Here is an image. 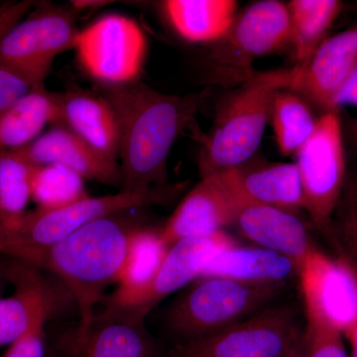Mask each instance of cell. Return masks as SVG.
<instances>
[{
	"instance_id": "cell-36",
	"label": "cell",
	"mask_w": 357,
	"mask_h": 357,
	"mask_svg": "<svg viewBox=\"0 0 357 357\" xmlns=\"http://www.w3.org/2000/svg\"><path fill=\"white\" fill-rule=\"evenodd\" d=\"M288 357H307L306 347H305L304 342V335H303L299 344L296 345L295 349H293Z\"/></svg>"
},
{
	"instance_id": "cell-31",
	"label": "cell",
	"mask_w": 357,
	"mask_h": 357,
	"mask_svg": "<svg viewBox=\"0 0 357 357\" xmlns=\"http://www.w3.org/2000/svg\"><path fill=\"white\" fill-rule=\"evenodd\" d=\"M47 321H42L8 347L3 357H47Z\"/></svg>"
},
{
	"instance_id": "cell-11",
	"label": "cell",
	"mask_w": 357,
	"mask_h": 357,
	"mask_svg": "<svg viewBox=\"0 0 357 357\" xmlns=\"http://www.w3.org/2000/svg\"><path fill=\"white\" fill-rule=\"evenodd\" d=\"M236 244L225 230L211 236L178 241L169 248L158 272L147 286L133 293H112L105 300V310L95 318H146L160 302L201 278L206 263L218 251Z\"/></svg>"
},
{
	"instance_id": "cell-16",
	"label": "cell",
	"mask_w": 357,
	"mask_h": 357,
	"mask_svg": "<svg viewBox=\"0 0 357 357\" xmlns=\"http://www.w3.org/2000/svg\"><path fill=\"white\" fill-rule=\"evenodd\" d=\"M243 208L270 206L297 213L304 210L302 185L295 163L252 158L227 172L215 174Z\"/></svg>"
},
{
	"instance_id": "cell-9",
	"label": "cell",
	"mask_w": 357,
	"mask_h": 357,
	"mask_svg": "<svg viewBox=\"0 0 357 357\" xmlns=\"http://www.w3.org/2000/svg\"><path fill=\"white\" fill-rule=\"evenodd\" d=\"M304 335L292 307H267L222 332L182 342L171 357H288Z\"/></svg>"
},
{
	"instance_id": "cell-5",
	"label": "cell",
	"mask_w": 357,
	"mask_h": 357,
	"mask_svg": "<svg viewBox=\"0 0 357 357\" xmlns=\"http://www.w3.org/2000/svg\"><path fill=\"white\" fill-rule=\"evenodd\" d=\"M177 188L165 185L88 197L64 208L26 211L11 223L0 222V255L14 257L25 251L55 245L84 225L100 218L166 203Z\"/></svg>"
},
{
	"instance_id": "cell-10",
	"label": "cell",
	"mask_w": 357,
	"mask_h": 357,
	"mask_svg": "<svg viewBox=\"0 0 357 357\" xmlns=\"http://www.w3.org/2000/svg\"><path fill=\"white\" fill-rule=\"evenodd\" d=\"M295 157L304 211L317 227L326 229L340 201L347 173L338 110L324 112L318 117L312 135Z\"/></svg>"
},
{
	"instance_id": "cell-38",
	"label": "cell",
	"mask_w": 357,
	"mask_h": 357,
	"mask_svg": "<svg viewBox=\"0 0 357 357\" xmlns=\"http://www.w3.org/2000/svg\"><path fill=\"white\" fill-rule=\"evenodd\" d=\"M356 134H357V129H356Z\"/></svg>"
},
{
	"instance_id": "cell-23",
	"label": "cell",
	"mask_w": 357,
	"mask_h": 357,
	"mask_svg": "<svg viewBox=\"0 0 357 357\" xmlns=\"http://www.w3.org/2000/svg\"><path fill=\"white\" fill-rule=\"evenodd\" d=\"M81 357H159L145 319L95 318Z\"/></svg>"
},
{
	"instance_id": "cell-19",
	"label": "cell",
	"mask_w": 357,
	"mask_h": 357,
	"mask_svg": "<svg viewBox=\"0 0 357 357\" xmlns=\"http://www.w3.org/2000/svg\"><path fill=\"white\" fill-rule=\"evenodd\" d=\"M239 232L259 248L287 256L298 267L316 246L297 213L263 206L243 208L236 222Z\"/></svg>"
},
{
	"instance_id": "cell-7",
	"label": "cell",
	"mask_w": 357,
	"mask_h": 357,
	"mask_svg": "<svg viewBox=\"0 0 357 357\" xmlns=\"http://www.w3.org/2000/svg\"><path fill=\"white\" fill-rule=\"evenodd\" d=\"M77 60L96 86H123L141 81L148 43L137 21L107 14L77 33Z\"/></svg>"
},
{
	"instance_id": "cell-20",
	"label": "cell",
	"mask_w": 357,
	"mask_h": 357,
	"mask_svg": "<svg viewBox=\"0 0 357 357\" xmlns=\"http://www.w3.org/2000/svg\"><path fill=\"white\" fill-rule=\"evenodd\" d=\"M297 263L259 246H229L206 263L201 278L220 277L261 285H286L298 276Z\"/></svg>"
},
{
	"instance_id": "cell-22",
	"label": "cell",
	"mask_w": 357,
	"mask_h": 357,
	"mask_svg": "<svg viewBox=\"0 0 357 357\" xmlns=\"http://www.w3.org/2000/svg\"><path fill=\"white\" fill-rule=\"evenodd\" d=\"M60 105L58 93L45 86L0 112V152L20 149L38 138L48 124L58 126Z\"/></svg>"
},
{
	"instance_id": "cell-30",
	"label": "cell",
	"mask_w": 357,
	"mask_h": 357,
	"mask_svg": "<svg viewBox=\"0 0 357 357\" xmlns=\"http://www.w3.org/2000/svg\"><path fill=\"white\" fill-rule=\"evenodd\" d=\"M17 70L0 64V112L40 88Z\"/></svg>"
},
{
	"instance_id": "cell-35",
	"label": "cell",
	"mask_w": 357,
	"mask_h": 357,
	"mask_svg": "<svg viewBox=\"0 0 357 357\" xmlns=\"http://www.w3.org/2000/svg\"><path fill=\"white\" fill-rule=\"evenodd\" d=\"M344 337L349 340L351 344V356L349 357H357V321L354 326L344 333Z\"/></svg>"
},
{
	"instance_id": "cell-25",
	"label": "cell",
	"mask_w": 357,
	"mask_h": 357,
	"mask_svg": "<svg viewBox=\"0 0 357 357\" xmlns=\"http://www.w3.org/2000/svg\"><path fill=\"white\" fill-rule=\"evenodd\" d=\"M318 119L302 96L291 89H283L275 96L270 121L275 140L284 156L297 153L312 135Z\"/></svg>"
},
{
	"instance_id": "cell-14",
	"label": "cell",
	"mask_w": 357,
	"mask_h": 357,
	"mask_svg": "<svg viewBox=\"0 0 357 357\" xmlns=\"http://www.w3.org/2000/svg\"><path fill=\"white\" fill-rule=\"evenodd\" d=\"M243 208L220 176H206L183 199L160 234L169 248L183 239L213 236L234 225Z\"/></svg>"
},
{
	"instance_id": "cell-37",
	"label": "cell",
	"mask_w": 357,
	"mask_h": 357,
	"mask_svg": "<svg viewBox=\"0 0 357 357\" xmlns=\"http://www.w3.org/2000/svg\"><path fill=\"white\" fill-rule=\"evenodd\" d=\"M356 129H357V121H356Z\"/></svg>"
},
{
	"instance_id": "cell-4",
	"label": "cell",
	"mask_w": 357,
	"mask_h": 357,
	"mask_svg": "<svg viewBox=\"0 0 357 357\" xmlns=\"http://www.w3.org/2000/svg\"><path fill=\"white\" fill-rule=\"evenodd\" d=\"M285 287L220 277L199 278L169 306L167 328L183 342L215 335L262 311Z\"/></svg>"
},
{
	"instance_id": "cell-21",
	"label": "cell",
	"mask_w": 357,
	"mask_h": 357,
	"mask_svg": "<svg viewBox=\"0 0 357 357\" xmlns=\"http://www.w3.org/2000/svg\"><path fill=\"white\" fill-rule=\"evenodd\" d=\"M161 8L180 38L192 44L215 45L234 25L238 3L234 0H167Z\"/></svg>"
},
{
	"instance_id": "cell-27",
	"label": "cell",
	"mask_w": 357,
	"mask_h": 357,
	"mask_svg": "<svg viewBox=\"0 0 357 357\" xmlns=\"http://www.w3.org/2000/svg\"><path fill=\"white\" fill-rule=\"evenodd\" d=\"M36 167L15 152H0V222H15L26 213Z\"/></svg>"
},
{
	"instance_id": "cell-33",
	"label": "cell",
	"mask_w": 357,
	"mask_h": 357,
	"mask_svg": "<svg viewBox=\"0 0 357 357\" xmlns=\"http://www.w3.org/2000/svg\"><path fill=\"white\" fill-rule=\"evenodd\" d=\"M342 107H357V67L335 100V109Z\"/></svg>"
},
{
	"instance_id": "cell-28",
	"label": "cell",
	"mask_w": 357,
	"mask_h": 357,
	"mask_svg": "<svg viewBox=\"0 0 357 357\" xmlns=\"http://www.w3.org/2000/svg\"><path fill=\"white\" fill-rule=\"evenodd\" d=\"M88 197L84 178L79 174L60 165L36 167L31 199L39 208H64Z\"/></svg>"
},
{
	"instance_id": "cell-8",
	"label": "cell",
	"mask_w": 357,
	"mask_h": 357,
	"mask_svg": "<svg viewBox=\"0 0 357 357\" xmlns=\"http://www.w3.org/2000/svg\"><path fill=\"white\" fill-rule=\"evenodd\" d=\"M76 13L73 7L37 2L0 40V64L44 86L56 57L74 49L79 31Z\"/></svg>"
},
{
	"instance_id": "cell-12",
	"label": "cell",
	"mask_w": 357,
	"mask_h": 357,
	"mask_svg": "<svg viewBox=\"0 0 357 357\" xmlns=\"http://www.w3.org/2000/svg\"><path fill=\"white\" fill-rule=\"evenodd\" d=\"M298 277L306 314L330 324L342 335L357 321V271L351 263L314 249Z\"/></svg>"
},
{
	"instance_id": "cell-24",
	"label": "cell",
	"mask_w": 357,
	"mask_h": 357,
	"mask_svg": "<svg viewBox=\"0 0 357 357\" xmlns=\"http://www.w3.org/2000/svg\"><path fill=\"white\" fill-rule=\"evenodd\" d=\"M287 6L295 68L301 69L328 37V30L337 20L344 4L338 0H292Z\"/></svg>"
},
{
	"instance_id": "cell-18",
	"label": "cell",
	"mask_w": 357,
	"mask_h": 357,
	"mask_svg": "<svg viewBox=\"0 0 357 357\" xmlns=\"http://www.w3.org/2000/svg\"><path fill=\"white\" fill-rule=\"evenodd\" d=\"M58 126L77 134L107 158L119 162V124L109 100L100 93L79 88L58 93Z\"/></svg>"
},
{
	"instance_id": "cell-6",
	"label": "cell",
	"mask_w": 357,
	"mask_h": 357,
	"mask_svg": "<svg viewBox=\"0 0 357 357\" xmlns=\"http://www.w3.org/2000/svg\"><path fill=\"white\" fill-rule=\"evenodd\" d=\"M291 44L287 4L263 0L237 14L227 36L213 45L210 58L211 79L218 84H243L252 77L257 59L283 50Z\"/></svg>"
},
{
	"instance_id": "cell-1",
	"label": "cell",
	"mask_w": 357,
	"mask_h": 357,
	"mask_svg": "<svg viewBox=\"0 0 357 357\" xmlns=\"http://www.w3.org/2000/svg\"><path fill=\"white\" fill-rule=\"evenodd\" d=\"M98 89L119 124L121 190L164 185L174 143L194 121L206 93L168 95L142 81Z\"/></svg>"
},
{
	"instance_id": "cell-3",
	"label": "cell",
	"mask_w": 357,
	"mask_h": 357,
	"mask_svg": "<svg viewBox=\"0 0 357 357\" xmlns=\"http://www.w3.org/2000/svg\"><path fill=\"white\" fill-rule=\"evenodd\" d=\"M295 68L255 74L225 96L202 140L201 177L227 172L255 158L270 122L275 96L290 89Z\"/></svg>"
},
{
	"instance_id": "cell-34",
	"label": "cell",
	"mask_w": 357,
	"mask_h": 357,
	"mask_svg": "<svg viewBox=\"0 0 357 357\" xmlns=\"http://www.w3.org/2000/svg\"><path fill=\"white\" fill-rule=\"evenodd\" d=\"M70 6L75 9V10H84V9H93L98 8V7H102L107 6V4L112 3L109 1H96V0H77V1L70 2Z\"/></svg>"
},
{
	"instance_id": "cell-2",
	"label": "cell",
	"mask_w": 357,
	"mask_h": 357,
	"mask_svg": "<svg viewBox=\"0 0 357 357\" xmlns=\"http://www.w3.org/2000/svg\"><path fill=\"white\" fill-rule=\"evenodd\" d=\"M128 211L93 220L55 245L10 257L46 270L65 284L79 310V351L93 328L95 307L110 285L119 284L134 236L145 227Z\"/></svg>"
},
{
	"instance_id": "cell-29",
	"label": "cell",
	"mask_w": 357,
	"mask_h": 357,
	"mask_svg": "<svg viewBox=\"0 0 357 357\" xmlns=\"http://www.w3.org/2000/svg\"><path fill=\"white\" fill-rule=\"evenodd\" d=\"M344 335L323 319L306 314L304 342L307 357H349Z\"/></svg>"
},
{
	"instance_id": "cell-17",
	"label": "cell",
	"mask_w": 357,
	"mask_h": 357,
	"mask_svg": "<svg viewBox=\"0 0 357 357\" xmlns=\"http://www.w3.org/2000/svg\"><path fill=\"white\" fill-rule=\"evenodd\" d=\"M13 152L33 165H60L79 174L84 180L122 188L119 162L103 156L64 126H53L29 144Z\"/></svg>"
},
{
	"instance_id": "cell-13",
	"label": "cell",
	"mask_w": 357,
	"mask_h": 357,
	"mask_svg": "<svg viewBox=\"0 0 357 357\" xmlns=\"http://www.w3.org/2000/svg\"><path fill=\"white\" fill-rule=\"evenodd\" d=\"M3 257L0 274L13 284L14 293L0 298V349L9 347L42 321H48L56 307L55 292L42 270Z\"/></svg>"
},
{
	"instance_id": "cell-32",
	"label": "cell",
	"mask_w": 357,
	"mask_h": 357,
	"mask_svg": "<svg viewBox=\"0 0 357 357\" xmlns=\"http://www.w3.org/2000/svg\"><path fill=\"white\" fill-rule=\"evenodd\" d=\"M35 0H11L0 3V40L36 6Z\"/></svg>"
},
{
	"instance_id": "cell-26",
	"label": "cell",
	"mask_w": 357,
	"mask_h": 357,
	"mask_svg": "<svg viewBox=\"0 0 357 357\" xmlns=\"http://www.w3.org/2000/svg\"><path fill=\"white\" fill-rule=\"evenodd\" d=\"M160 229L142 227L134 236L122 270L116 294L136 292L154 278L169 251Z\"/></svg>"
},
{
	"instance_id": "cell-15",
	"label": "cell",
	"mask_w": 357,
	"mask_h": 357,
	"mask_svg": "<svg viewBox=\"0 0 357 357\" xmlns=\"http://www.w3.org/2000/svg\"><path fill=\"white\" fill-rule=\"evenodd\" d=\"M357 67V26L326 37L296 74L291 91L325 112L335 109L338 93Z\"/></svg>"
}]
</instances>
